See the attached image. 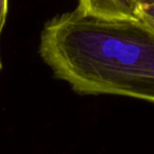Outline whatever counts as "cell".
<instances>
[{
    "instance_id": "6da1fadb",
    "label": "cell",
    "mask_w": 154,
    "mask_h": 154,
    "mask_svg": "<svg viewBox=\"0 0 154 154\" xmlns=\"http://www.w3.org/2000/svg\"><path fill=\"white\" fill-rule=\"evenodd\" d=\"M39 53L79 94H112L154 103V33L137 20L106 19L78 9L50 20Z\"/></svg>"
},
{
    "instance_id": "5b68a950",
    "label": "cell",
    "mask_w": 154,
    "mask_h": 154,
    "mask_svg": "<svg viewBox=\"0 0 154 154\" xmlns=\"http://www.w3.org/2000/svg\"><path fill=\"white\" fill-rule=\"evenodd\" d=\"M139 3V5H150V3H154V0H137Z\"/></svg>"
},
{
    "instance_id": "277c9868",
    "label": "cell",
    "mask_w": 154,
    "mask_h": 154,
    "mask_svg": "<svg viewBox=\"0 0 154 154\" xmlns=\"http://www.w3.org/2000/svg\"><path fill=\"white\" fill-rule=\"evenodd\" d=\"M7 14H8V0H0V37H1L3 26L5 24ZM1 69H2V62H1V58H0V70Z\"/></svg>"
},
{
    "instance_id": "3957f363",
    "label": "cell",
    "mask_w": 154,
    "mask_h": 154,
    "mask_svg": "<svg viewBox=\"0 0 154 154\" xmlns=\"http://www.w3.org/2000/svg\"><path fill=\"white\" fill-rule=\"evenodd\" d=\"M138 21L154 33V3L139 5Z\"/></svg>"
},
{
    "instance_id": "7a4b0ae2",
    "label": "cell",
    "mask_w": 154,
    "mask_h": 154,
    "mask_svg": "<svg viewBox=\"0 0 154 154\" xmlns=\"http://www.w3.org/2000/svg\"><path fill=\"white\" fill-rule=\"evenodd\" d=\"M76 9L88 15L106 19L138 21L137 0H78Z\"/></svg>"
}]
</instances>
